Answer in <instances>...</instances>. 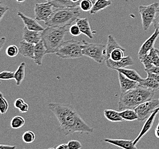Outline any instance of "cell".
<instances>
[{
  "label": "cell",
  "instance_id": "cell-43",
  "mask_svg": "<svg viewBox=\"0 0 159 149\" xmlns=\"http://www.w3.org/2000/svg\"><path fill=\"white\" fill-rule=\"evenodd\" d=\"M147 75L149 77H153L154 79H155L156 80H157L159 83V75L157 74H155V73H153L151 72H147Z\"/></svg>",
  "mask_w": 159,
  "mask_h": 149
},
{
  "label": "cell",
  "instance_id": "cell-50",
  "mask_svg": "<svg viewBox=\"0 0 159 149\" xmlns=\"http://www.w3.org/2000/svg\"><path fill=\"white\" fill-rule=\"evenodd\" d=\"M3 97V95H2V93L0 91V97Z\"/></svg>",
  "mask_w": 159,
  "mask_h": 149
},
{
  "label": "cell",
  "instance_id": "cell-16",
  "mask_svg": "<svg viewBox=\"0 0 159 149\" xmlns=\"http://www.w3.org/2000/svg\"><path fill=\"white\" fill-rule=\"evenodd\" d=\"M19 53L29 59H34L35 44L29 43L24 40L21 41L19 45Z\"/></svg>",
  "mask_w": 159,
  "mask_h": 149
},
{
  "label": "cell",
  "instance_id": "cell-14",
  "mask_svg": "<svg viewBox=\"0 0 159 149\" xmlns=\"http://www.w3.org/2000/svg\"><path fill=\"white\" fill-rule=\"evenodd\" d=\"M118 77L121 93H125L138 86V82L129 79L122 73L118 72Z\"/></svg>",
  "mask_w": 159,
  "mask_h": 149
},
{
  "label": "cell",
  "instance_id": "cell-18",
  "mask_svg": "<svg viewBox=\"0 0 159 149\" xmlns=\"http://www.w3.org/2000/svg\"><path fill=\"white\" fill-rule=\"evenodd\" d=\"M75 24L78 25L81 33L83 35H86L90 39L93 38V33H96V32L92 31L90 27L89 21L87 18H78L75 20Z\"/></svg>",
  "mask_w": 159,
  "mask_h": 149
},
{
  "label": "cell",
  "instance_id": "cell-7",
  "mask_svg": "<svg viewBox=\"0 0 159 149\" xmlns=\"http://www.w3.org/2000/svg\"><path fill=\"white\" fill-rule=\"evenodd\" d=\"M136 88L125 93H121L118 102V110L120 111L125 109H135L138 105V99Z\"/></svg>",
  "mask_w": 159,
  "mask_h": 149
},
{
  "label": "cell",
  "instance_id": "cell-37",
  "mask_svg": "<svg viewBox=\"0 0 159 149\" xmlns=\"http://www.w3.org/2000/svg\"><path fill=\"white\" fill-rule=\"evenodd\" d=\"M69 149H80L82 147L80 142L76 140H71L67 143Z\"/></svg>",
  "mask_w": 159,
  "mask_h": 149
},
{
  "label": "cell",
  "instance_id": "cell-53",
  "mask_svg": "<svg viewBox=\"0 0 159 149\" xmlns=\"http://www.w3.org/2000/svg\"><path fill=\"white\" fill-rule=\"evenodd\" d=\"M157 12H159V7L157 8Z\"/></svg>",
  "mask_w": 159,
  "mask_h": 149
},
{
  "label": "cell",
  "instance_id": "cell-40",
  "mask_svg": "<svg viewBox=\"0 0 159 149\" xmlns=\"http://www.w3.org/2000/svg\"><path fill=\"white\" fill-rule=\"evenodd\" d=\"M29 106L28 103L24 102V104L21 106L20 108L18 109L21 113H26L29 111Z\"/></svg>",
  "mask_w": 159,
  "mask_h": 149
},
{
  "label": "cell",
  "instance_id": "cell-39",
  "mask_svg": "<svg viewBox=\"0 0 159 149\" xmlns=\"http://www.w3.org/2000/svg\"><path fill=\"white\" fill-rule=\"evenodd\" d=\"M25 101L22 98H18L14 102V107L17 109H19L21 106L24 104Z\"/></svg>",
  "mask_w": 159,
  "mask_h": 149
},
{
  "label": "cell",
  "instance_id": "cell-10",
  "mask_svg": "<svg viewBox=\"0 0 159 149\" xmlns=\"http://www.w3.org/2000/svg\"><path fill=\"white\" fill-rule=\"evenodd\" d=\"M139 59L144 66L145 69L159 66V56L155 47L151 49L148 53L142 56Z\"/></svg>",
  "mask_w": 159,
  "mask_h": 149
},
{
  "label": "cell",
  "instance_id": "cell-26",
  "mask_svg": "<svg viewBox=\"0 0 159 149\" xmlns=\"http://www.w3.org/2000/svg\"><path fill=\"white\" fill-rule=\"evenodd\" d=\"M104 115L108 121L111 122H120L123 121L119 112L111 109H106L104 111Z\"/></svg>",
  "mask_w": 159,
  "mask_h": 149
},
{
  "label": "cell",
  "instance_id": "cell-28",
  "mask_svg": "<svg viewBox=\"0 0 159 149\" xmlns=\"http://www.w3.org/2000/svg\"><path fill=\"white\" fill-rule=\"evenodd\" d=\"M25 67H26L25 62H21L20 65L18 67L16 71L14 72V79L16 80V84L18 86L21 85L22 82L24 79Z\"/></svg>",
  "mask_w": 159,
  "mask_h": 149
},
{
  "label": "cell",
  "instance_id": "cell-20",
  "mask_svg": "<svg viewBox=\"0 0 159 149\" xmlns=\"http://www.w3.org/2000/svg\"><path fill=\"white\" fill-rule=\"evenodd\" d=\"M46 54H47L46 49L43 42L41 40L37 44H35L34 61L37 66H41L43 57Z\"/></svg>",
  "mask_w": 159,
  "mask_h": 149
},
{
  "label": "cell",
  "instance_id": "cell-32",
  "mask_svg": "<svg viewBox=\"0 0 159 149\" xmlns=\"http://www.w3.org/2000/svg\"><path fill=\"white\" fill-rule=\"evenodd\" d=\"M5 52L8 57H14L19 53V48L17 45L12 44L7 47Z\"/></svg>",
  "mask_w": 159,
  "mask_h": 149
},
{
  "label": "cell",
  "instance_id": "cell-44",
  "mask_svg": "<svg viewBox=\"0 0 159 149\" xmlns=\"http://www.w3.org/2000/svg\"><path fill=\"white\" fill-rule=\"evenodd\" d=\"M6 41H7V39L5 37H2L0 38V51L3 48L4 44L6 42Z\"/></svg>",
  "mask_w": 159,
  "mask_h": 149
},
{
  "label": "cell",
  "instance_id": "cell-51",
  "mask_svg": "<svg viewBox=\"0 0 159 149\" xmlns=\"http://www.w3.org/2000/svg\"><path fill=\"white\" fill-rule=\"evenodd\" d=\"M92 1V2H93V4L95 2V1H97V0H91Z\"/></svg>",
  "mask_w": 159,
  "mask_h": 149
},
{
  "label": "cell",
  "instance_id": "cell-12",
  "mask_svg": "<svg viewBox=\"0 0 159 149\" xmlns=\"http://www.w3.org/2000/svg\"><path fill=\"white\" fill-rule=\"evenodd\" d=\"M159 112V107H158L156 108L154 111H153L151 115L147 119V121L143 125V127L142 128L141 132H140L139 134L136 137V138L134 141V144L135 145H136L137 144V143L140 140V139L143 138L151 130V128H152V126L154 123V121L156 118V116Z\"/></svg>",
  "mask_w": 159,
  "mask_h": 149
},
{
  "label": "cell",
  "instance_id": "cell-29",
  "mask_svg": "<svg viewBox=\"0 0 159 149\" xmlns=\"http://www.w3.org/2000/svg\"><path fill=\"white\" fill-rule=\"evenodd\" d=\"M25 123V120L20 115L15 116L11 119V127L13 129H19L22 127Z\"/></svg>",
  "mask_w": 159,
  "mask_h": 149
},
{
  "label": "cell",
  "instance_id": "cell-46",
  "mask_svg": "<svg viewBox=\"0 0 159 149\" xmlns=\"http://www.w3.org/2000/svg\"><path fill=\"white\" fill-rule=\"evenodd\" d=\"M54 148L56 149H68V146H67V144L63 143L61 145H59L58 146L54 147Z\"/></svg>",
  "mask_w": 159,
  "mask_h": 149
},
{
  "label": "cell",
  "instance_id": "cell-36",
  "mask_svg": "<svg viewBox=\"0 0 159 149\" xmlns=\"http://www.w3.org/2000/svg\"><path fill=\"white\" fill-rule=\"evenodd\" d=\"M69 32L70 35L74 37H78L82 33L78 25L76 24L71 25L70 27Z\"/></svg>",
  "mask_w": 159,
  "mask_h": 149
},
{
  "label": "cell",
  "instance_id": "cell-13",
  "mask_svg": "<svg viewBox=\"0 0 159 149\" xmlns=\"http://www.w3.org/2000/svg\"><path fill=\"white\" fill-rule=\"evenodd\" d=\"M159 36V29H155L154 33L142 44L138 52V57L148 53L154 48V45Z\"/></svg>",
  "mask_w": 159,
  "mask_h": 149
},
{
  "label": "cell",
  "instance_id": "cell-47",
  "mask_svg": "<svg viewBox=\"0 0 159 149\" xmlns=\"http://www.w3.org/2000/svg\"><path fill=\"white\" fill-rule=\"evenodd\" d=\"M155 136L159 139V128H156L155 131Z\"/></svg>",
  "mask_w": 159,
  "mask_h": 149
},
{
  "label": "cell",
  "instance_id": "cell-15",
  "mask_svg": "<svg viewBox=\"0 0 159 149\" xmlns=\"http://www.w3.org/2000/svg\"><path fill=\"white\" fill-rule=\"evenodd\" d=\"M17 16L21 18L25 27L29 30L40 32L43 31L45 29V28L42 27L39 24H38V22L35 18L33 19L32 18L29 17L24 14L23 13H22L21 12H18Z\"/></svg>",
  "mask_w": 159,
  "mask_h": 149
},
{
  "label": "cell",
  "instance_id": "cell-3",
  "mask_svg": "<svg viewBox=\"0 0 159 149\" xmlns=\"http://www.w3.org/2000/svg\"><path fill=\"white\" fill-rule=\"evenodd\" d=\"M67 31L66 27H48L42 32L41 40L44 44L47 53H56L63 42Z\"/></svg>",
  "mask_w": 159,
  "mask_h": 149
},
{
  "label": "cell",
  "instance_id": "cell-8",
  "mask_svg": "<svg viewBox=\"0 0 159 149\" xmlns=\"http://www.w3.org/2000/svg\"><path fill=\"white\" fill-rule=\"evenodd\" d=\"M159 106V100H149L142 104H139L135 108L138 118L139 122H143L151 115L153 111Z\"/></svg>",
  "mask_w": 159,
  "mask_h": 149
},
{
  "label": "cell",
  "instance_id": "cell-21",
  "mask_svg": "<svg viewBox=\"0 0 159 149\" xmlns=\"http://www.w3.org/2000/svg\"><path fill=\"white\" fill-rule=\"evenodd\" d=\"M138 86L144 88L154 92L159 90V83L153 77L147 76L146 79H144L139 83Z\"/></svg>",
  "mask_w": 159,
  "mask_h": 149
},
{
  "label": "cell",
  "instance_id": "cell-5",
  "mask_svg": "<svg viewBox=\"0 0 159 149\" xmlns=\"http://www.w3.org/2000/svg\"><path fill=\"white\" fill-rule=\"evenodd\" d=\"M82 54L101 64L106 59V45L82 40Z\"/></svg>",
  "mask_w": 159,
  "mask_h": 149
},
{
  "label": "cell",
  "instance_id": "cell-45",
  "mask_svg": "<svg viewBox=\"0 0 159 149\" xmlns=\"http://www.w3.org/2000/svg\"><path fill=\"white\" fill-rule=\"evenodd\" d=\"M16 149V147L14 146L6 145H1L0 149Z\"/></svg>",
  "mask_w": 159,
  "mask_h": 149
},
{
  "label": "cell",
  "instance_id": "cell-27",
  "mask_svg": "<svg viewBox=\"0 0 159 149\" xmlns=\"http://www.w3.org/2000/svg\"><path fill=\"white\" fill-rule=\"evenodd\" d=\"M121 118L125 121H134L138 120V116L134 109L128 108L119 112Z\"/></svg>",
  "mask_w": 159,
  "mask_h": 149
},
{
  "label": "cell",
  "instance_id": "cell-23",
  "mask_svg": "<svg viewBox=\"0 0 159 149\" xmlns=\"http://www.w3.org/2000/svg\"><path fill=\"white\" fill-rule=\"evenodd\" d=\"M115 70L117 71L118 72L122 73L125 77H127L129 79L132 80H135L138 83H140L144 79L134 69H127V68H119Z\"/></svg>",
  "mask_w": 159,
  "mask_h": 149
},
{
  "label": "cell",
  "instance_id": "cell-1",
  "mask_svg": "<svg viewBox=\"0 0 159 149\" xmlns=\"http://www.w3.org/2000/svg\"><path fill=\"white\" fill-rule=\"evenodd\" d=\"M48 107L59 123V132L61 135L67 136L75 132L90 134L93 132V128L87 124L71 106L50 103Z\"/></svg>",
  "mask_w": 159,
  "mask_h": 149
},
{
  "label": "cell",
  "instance_id": "cell-17",
  "mask_svg": "<svg viewBox=\"0 0 159 149\" xmlns=\"http://www.w3.org/2000/svg\"><path fill=\"white\" fill-rule=\"evenodd\" d=\"M104 142H107L113 145L118 146L120 148L125 149H136L137 147L134 144V141L128 139H120L106 138Z\"/></svg>",
  "mask_w": 159,
  "mask_h": 149
},
{
  "label": "cell",
  "instance_id": "cell-33",
  "mask_svg": "<svg viewBox=\"0 0 159 149\" xmlns=\"http://www.w3.org/2000/svg\"><path fill=\"white\" fill-rule=\"evenodd\" d=\"M93 6L91 0H82L80 3V9L83 12H90Z\"/></svg>",
  "mask_w": 159,
  "mask_h": 149
},
{
  "label": "cell",
  "instance_id": "cell-52",
  "mask_svg": "<svg viewBox=\"0 0 159 149\" xmlns=\"http://www.w3.org/2000/svg\"><path fill=\"white\" fill-rule=\"evenodd\" d=\"M156 128H159V123H158V125L157 126V127Z\"/></svg>",
  "mask_w": 159,
  "mask_h": 149
},
{
  "label": "cell",
  "instance_id": "cell-4",
  "mask_svg": "<svg viewBox=\"0 0 159 149\" xmlns=\"http://www.w3.org/2000/svg\"><path fill=\"white\" fill-rule=\"evenodd\" d=\"M56 55L62 59H76L83 56L82 42L71 39L63 42L56 53Z\"/></svg>",
  "mask_w": 159,
  "mask_h": 149
},
{
  "label": "cell",
  "instance_id": "cell-35",
  "mask_svg": "<svg viewBox=\"0 0 159 149\" xmlns=\"http://www.w3.org/2000/svg\"><path fill=\"white\" fill-rule=\"evenodd\" d=\"M14 79V72L4 71L0 72V80H11Z\"/></svg>",
  "mask_w": 159,
  "mask_h": 149
},
{
  "label": "cell",
  "instance_id": "cell-2",
  "mask_svg": "<svg viewBox=\"0 0 159 149\" xmlns=\"http://www.w3.org/2000/svg\"><path fill=\"white\" fill-rule=\"evenodd\" d=\"M80 15V7L69 8H56L48 21L45 22L47 27H67Z\"/></svg>",
  "mask_w": 159,
  "mask_h": 149
},
{
  "label": "cell",
  "instance_id": "cell-38",
  "mask_svg": "<svg viewBox=\"0 0 159 149\" xmlns=\"http://www.w3.org/2000/svg\"><path fill=\"white\" fill-rule=\"evenodd\" d=\"M9 10V7L0 1V21L4 17L5 14Z\"/></svg>",
  "mask_w": 159,
  "mask_h": 149
},
{
  "label": "cell",
  "instance_id": "cell-9",
  "mask_svg": "<svg viewBox=\"0 0 159 149\" xmlns=\"http://www.w3.org/2000/svg\"><path fill=\"white\" fill-rule=\"evenodd\" d=\"M52 4L47 2L46 3L35 4V19L37 21L47 22L51 17L54 10Z\"/></svg>",
  "mask_w": 159,
  "mask_h": 149
},
{
  "label": "cell",
  "instance_id": "cell-19",
  "mask_svg": "<svg viewBox=\"0 0 159 149\" xmlns=\"http://www.w3.org/2000/svg\"><path fill=\"white\" fill-rule=\"evenodd\" d=\"M22 38L25 42L36 44L41 40V35L39 32L31 31L25 27L23 30Z\"/></svg>",
  "mask_w": 159,
  "mask_h": 149
},
{
  "label": "cell",
  "instance_id": "cell-54",
  "mask_svg": "<svg viewBox=\"0 0 159 149\" xmlns=\"http://www.w3.org/2000/svg\"><path fill=\"white\" fill-rule=\"evenodd\" d=\"M46 1H48V0H46Z\"/></svg>",
  "mask_w": 159,
  "mask_h": 149
},
{
  "label": "cell",
  "instance_id": "cell-48",
  "mask_svg": "<svg viewBox=\"0 0 159 149\" xmlns=\"http://www.w3.org/2000/svg\"><path fill=\"white\" fill-rule=\"evenodd\" d=\"M17 1V2H18V3H21V2H24L26 0H16Z\"/></svg>",
  "mask_w": 159,
  "mask_h": 149
},
{
  "label": "cell",
  "instance_id": "cell-49",
  "mask_svg": "<svg viewBox=\"0 0 159 149\" xmlns=\"http://www.w3.org/2000/svg\"><path fill=\"white\" fill-rule=\"evenodd\" d=\"M156 52H157V53H158V55L159 56V49L156 48Z\"/></svg>",
  "mask_w": 159,
  "mask_h": 149
},
{
  "label": "cell",
  "instance_id": "cell-41",
  "mask_svg": "<svg viewBox=\"0 0 159 149\" xmlns=\"http://www.w3.org/2000/svg\"><path fill=\"white\" fill-rule=\"evenodd\" d=\"M146 72H151L159 75V66L158 67H153L150 69H145Z\"/></svg>",
  "mask_w": 159,
  "mask_h": 149
},
{
  "label": "cell",
  "instance_id": "cell-22",
  "mask_svg": "<svg viewBox=\"0 0 159 149\" xmlns=\"http://www.w3.org/2000/svg\"><path fill=\"white\" fill-rule=\"evenodd\" d=\"M116 48H123L121 46L118 44L114 37L111 35H108L107 42L106 45V59L105 61L110 58V54L114 49Z\"/></svg>",
  "mask_w": 159,
  "mask_h": 149
},
{
  "label": "cell",
  "instance_id": "cell-25",
  "mask_svg": "<svg viewBox=\"0 0 159 149\" xmlns=\"http://www.w3.org/2000/svg\"><path fill=\"white\" fill-rule=\"evenodd\" d=\"M48 2L56 8H69L79 7L71 0H48Z\"/></svg>",
  "mask_w": 159,
  "mask_h": 149
},
{
  "label": "cell",
  "instance_id": "cell-24",
  "mask_svg": "<svg viewBox=\"0 0 159 149\" xmlns=\"http://www.w3.org/2000/svg\"><path fill=\"white\" fill-rule=\"evenodd\" d=\"M112 2L110 0H97L93 4V7L90 11V13L91 14H95L110 6Z\"/></svg>",
  "mask_w": 159,
  "mask_h": 149
},
{
  "label": "cell",
  "instance_id": "cell-31",
  "mask_svg": "<svg viewBox=\"0 0 159 149\" xmlns=\"http://www.w3.org/2000/svg\"><path fill=\"white\" fill-rule=\"evenodd\" d=\"M23 141L26 144H30L34 142L35 135L32 131H26L22 136Z\"/></svg>",
  "mask_w": 159,
  "mask_h": 149
},
{
  "label": "cell",
  "instance_id": "cell-6",
  "mask_svg": "<svg viewBox=\"0 0 159 149\" xmlns=\"http://www.w3.org/2000/svg\"><path fill=\"white\" fill-rule=\"evenodd\" d=\"M159 7V2H154L149 5H140L139 7V12L142 18L143 28L145 31L148 29L153 23Z\"/></svg>",
  "mask_w": 159,
  "mask_h": 149
},
{
  "label": "cell",
  "instance_id": "cell-34",
  "mask_svg": "<svg viewBox=\"0 0 159 149\" xmlns=\"http://www.w3.org/2000/svg\"><path fill=\"white\" fill-rule=\"evenodd\" d=\"M9 109V103L7 100L4 97H0V113L4 115L7 113Z\"/></svg>",
  "mask_w": 159,
  "mask_h": 149
},
{
  "label": "cell",
  "instance_id": "cell-30",
  "mask_svg": "<svg viewBox=\"0 0 159 149\" xmlns=\"http://www.w3.org/2000/svg\"><path fill=\"white\" fill-rule=\"evenodd\" d=\"M125 49H115L111 52L110 59L113 61L120 60L125 57Z\"/></svg>",
  "mask_w": 159,
  "mask_h": 149
},
{
  "label": "cell",
  "instance_id": "cell-11",
  "mask_svg": "<svg viewBox=\"0 0 159 149\" xmlns=\"http://www.w3.org/2000/svg\"><path fill=\"white\" fill-rule=\"evenodd\" d=\"M106 65L108 68L111 69L123 68L126 67L134 65V60L130 56L124 57L123 59L119 61H113L111 59H108L106 61Z\"/></svg>",
  "mask_w": 159,
  "mask_h": 149
},
{
  "label": "cell",
  "instance_id": "cell-42",
  "mask_svg": "<svg viewBox=\"0 0 159 149\" xmlns=\"http://www.w3.org/2000/svg\"><path fill=\"white\" fill-rule=\"evenodd\" d=\"M153 27L155 29H159V15L155 18L153 22Z\"/></svg>",
  "mask_w": 159,
  "mask_h": 149
},
{
  "label": "cell",
  "instance_id": "cell-55",
  "mask_svg": "<svg viewBox=\"0 0 159 149\" xmlns=\"http://www.w3.org/2000/svg\"></svg>",
  "mask_w": 159,
  "mask_h": 149
}]
</instances>
